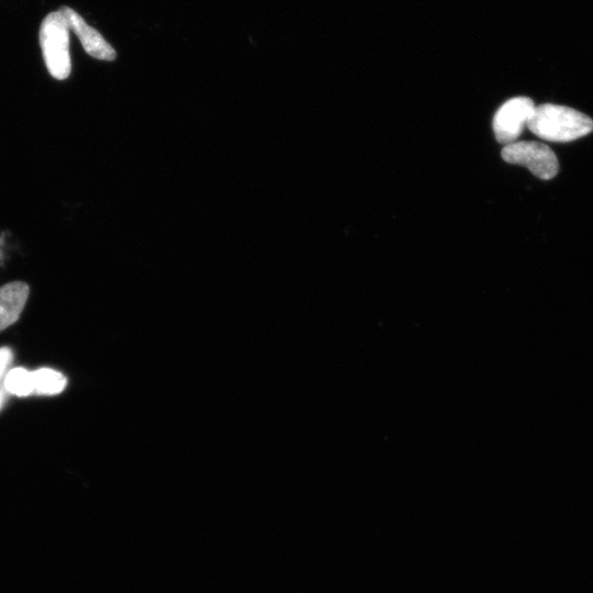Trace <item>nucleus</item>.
<instances>
[{"mask_svg":"<svg viewBox=\"0 0 593 593\" xmlns=\"http://www.w3.org/2000/svg\"><path fill=\"white\" fill-rule=\"evenodd\" d=\"M29 293V284L22 281H12L0 287V332L18 321Z\"/></svg>","mask_w":593,"mask_h":593,"instance_id":"obj_6","label":"nucleus"},{"mask_svg":"<svg viewBox=\"0 0 593 593\" xmlns=\"http://www.w3.org/2000/svg\"><path fill=\"white\" fill-rule=\"evenodd\" d=\"M13 358L12 350L9 347H1L0 348V379L2 378L3 373L5 372L7 368L11 363Z\"/></svg>","mask_w":593,"mask_h":593,"instance_id":"obj_9","label":"nucleus"},{"mask_svg":"<svg viewBox=\"0 0 593 593\" xmlns=\"http://www.w3.org/2000/svg\"><path fill=\"white\" fill-rule=\"evenodd\" d=\"M5 390L18 396H26L33 393L32 372L24 368L11 369L4 378Z\"/></svg>","mask_w":593,"mask_h":593,"instance_id":"obj_8","label":"nucleus"},{"mask_svg":"<svg viewBox=\"0 0 593 593\" xmlns=\"http://www.w3.org/2000/svg\"><path fill=\"white\" fill-rule=\"evenodd\" d=\"M527 127L542 139L566 143L591 133L593 121L575 109L545 103L535 108Z\"/></svg>","mask_w":593,"mask_h":593,"instance_id":"obj_1","label":"nucleus"},{"mask_svg":"<svg viewBox=\"0 0 593 593\" xmlns=\"http://www.w3.org/2000/svg\"><path fill=\"white\" fill-rule=\"evenodd\" d=\"M40 44L49 74L55 79H66L71 71L69 29L58 11L48 13L43 20Z\"/></svg>","mask_w":593,"mask_h":593,"instance_id":"obj_2","label":"nucleus"},{"mask_svg":"<svg viewBox=\"0 0 593 593\" xmlns=\"http://www.w3.org/2000/svg\"><path fill=\"white\" fill-rule=\"evenodd\" d=\"M33 393L38 395H55L65 389L66 377L54 369L41 368L32 371Z\"/></svg>","mask_w":593,"mask_h":593,"instance_id":"obj_7","label":"nucleus"},{"mask_svg":"<svg viewBox=\"0 0 593 593\" xmlns=\"http://www.w3.org/2000/svg\"><path fill=\"white\" fill-rule=\"evenodd\" d=\"M501 154L506 163L524 166L542 180L553 178L559 170L556 154L539 142H514L505 145Z\"/></svg>","mask_w":593,"mask_h":593,"instance_id":"obj_3","label":"nucleus"},{"mask_svg":"<svg viewBox=\"0 0 593 593\" xmlns=\"http://www.w3.org/2000/svg\"><path fill=\"white\" fill-rule=\"evenodd\" d=\"M3 401H4V394L0 391V407L2 406Z\"/></svg>","mask_w":593,"mask_h":593,"instance_id":"obj_10","label":"nucleus"},{"mask_svg":"<svg viewBox=\"0 0 593 593\" xmlns=\"http://www.w3.org/2000/svg\"><path fill=\"white\" fill-rule=\"evenodd\" d=\"M58 12L65 19L69 30L74 31L80 40L85 51L92 57L101 60H114L116 53L105 38L71 8L63 5Z\"/></svg>","mask_w":593,"mask_h":593,"instance_id":"obj_5","label":"nucleus"},{"mask_svg":"<svg viewBox=\"0 0 593 593\" xmlns=\"http://www.w3.org/2000/svg\"><path fill=\"white\" fill-rule=\"evenodd\" d=\"M535 108L534 101L527 97H516L504 102L492 122L496 141L503 145L516 142L527 126Z\"/></svg>","mask_w":593,"mask_h":593,"instance_id":"obj_4","label":"nucleus"}]
</instances>
